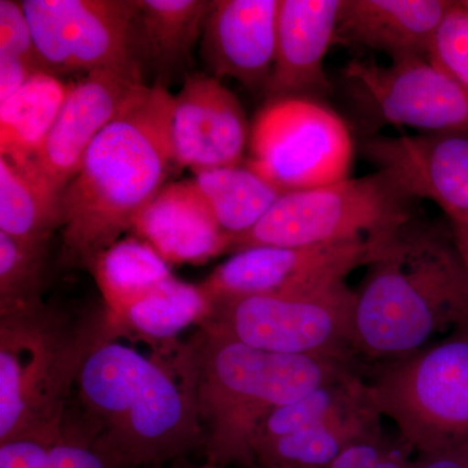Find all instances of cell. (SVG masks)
Segmentation results:
<instances>
[{
    "mask_svg": "<svg viewBox=\"0 0 468 468\" xmlns=\"http://www.w3.org/2000/svg\"><path fill=\"white\" fill-rule=\"evenodd\" d=\"M245 163L282 193L349 178L354 144L346 122L314 98L270 101L250 132Z\"/></svg>",
    "mask_w": 468,
    "mask_h": 468,
    "instance_id": "9c48e42d",
    "label": "cell"
},
{
    "mask_svg": "<svg viewBox=\"0 0 468 468\" xmlns=\"http://www.w3.org/2000/svg\"><path fill=\"white\" fill-rule=\"evenodd\" d=\"M464 228H466V227H464Z\"/></svg>",
    "mask_w": 468,
    "mask_h": 468,
    "instance_id": "836d02e7",
    "label": "cell"
},
{
    "mask_svg": "<svg viewBox=\"0 0 468 468\" xmlns=\"http://www.w3.org/2000/svg\"><path fill=\"white\" fill-rule=\"evenodd\" d=\"M280 0H215L202 33L209 75L266 91L276 55Z\"/></svg>",
    "mask_w": 468,
    "mask_h": 468,
    "instance_id": "9a60e30c",
    "label": "cell"
},
{
    "mask_svg": "<svg viewBox=\"0 0 468 468\" xmlns=\"http://www.w3.org/2000/svg\"><path fill=\"white\" fill-rule=\"evenodd\" d=\"M250 126L239 98L208 73H192L174 95L172 143L176 165L194 175L241 165Z\"/></svg>",
    "mask_w": 468,
    "mask_h": 468,
    "instance_id": "5bb4252c",
    "label": "cell"
},
{
    "mask_svg": "<svg viewBox=\"0 0 468 468\" xmlns=\"http://www.w3.org/2000/svg\"><path fill=\"white\" fill-rule=\"evenodd\" d=\"M410 468H468V446L454 451L417 454Z\"/></svg>",
    "mask_w": 468,
    "mask_h": 468,
    "instance_id": "4dcf8cb0",
    "label": "cell"
},
{
    "mask_svg": "<svg viewBox=\"0 0 468 468\" xmlns=\"http://www.w3.org/2000/svg\"><path fill=\"white\" fill-rule=\"evenodd\" d=\"M344 0H280L276 55L266 88L270 101L324 95V58L335 45Z\"/></svg>",
    "mask_w": 468,
    "mask_h": 468,
    "instance_id": "2e32d148",
    "label": "cell"
},
{
    "mask_svg": "<svg viewBox=\"0 0 468 468\" xmlns=\"http://www.w3.org/2000/svg\"><path fill=\"white\" fill-rule=\"evenodd\" d=\"M174 95L144 85L89 147L61 194L64 268H88L132 229L176 165Z\"/></svg>",
    "mask_w": 468,
    "mask_h": 468,
    "instance_id": "3957f363",
    "label": "cell"
},
{
    "mask_svg": "<svg viewBox=\"0 0 468 468\" xmlns=\"http://www.w3.org/2000/svg\"><path fill=\"white\" fill-rule=\"evenodd\" d=\"M384 246L351 241L314 246H258L234 252L199 286L211 303L289 294L337 284L366 267Z\"/></svg>",
    "mask_w": 468,
    "mask_h": 468,
    "instance_id": "8fae6325",
    "label": "cell"
},
{
    "mask_svg": "<svg viewBox=\"0 0 468 468\" xmlns=\"http://www.w3.org/2000/svg\"><path fill=\"white\" fill-rule=\"evenodd\" d=\"M369 371L378 414L417 454L468 446V328Z\"/></svg>",
    "mask_w": 468,
    "mask_h": 468,
    "instance_id": "8992f818",
    "label": "cell"
},
{
    "mask_svg": "<svg viewBox=\"0 0 468 468\" xmlns=\"http://www.w3.org/2000/svg\"><path fill=\"white\" fill-rule=\"evenodd\" d=\"M209 313L211 303L199 284L172 276L132 304L117 322L109 323L146 343L171 344L185 329L201 325Z\"/></svg>",
    "mask_w": 468,
    "mask_h": 468,
    "instance_id": "d4e9b609",
    "label": "cell"
},
{
    "mask_svg": "<svg viewBox=\"0 0 468 468\" xmlns=\"http://www.w3.org/2000/svg\"><path fill=\"white\" fill-rule=\"evenodd\" d=\"M63 226L61 196L29 163L0 156V232L26 242H48Z\"/></svg>",
    "mask_w": 468,
    "mask_h": 468,
    "instance_id": "603a6c76",
    "label": "cell"
},
{
    "mask_svg": "<svg viewBox=\"0 0 468 468\" xmlns=\"http://www.w3.org/2000/svg\"><path fill=\"white\" fill-rule=\"evenodd\" d=\"M430 58L468 92V0L452 2L437 30Z\"/></svg>",
    "mask_w": 468,
    "mask_h": 468,
    "instance_id": "f1b7e54d",
    "label": "cell"
},
{
    "mask_svg": "<svg viewBox=\"0 0 468 468\" xmlns=\"http://www.w3.org/2000/svg\"><path fill=\"white\" fill-rule=\"evenodd\" d=\"M193 180L232 242L257 226L285 194L246 165L208 169Z\"/></svg>",
    "mask_w": 468,
    "mask_h": 468,
    "instance_id": "cb8c5ba5",
    "label": "cell"
},
{
    "mask_svg": "<svg viewBox=\"0 0 468 468\" xmlns=\"http://www.w3.org/2000/svg\"><path fill=\"white\" fill-rule=\"evenodd\" d=\"M415 455L396 430L390 432L380 424L351 443L325 468H410Z\"/></svg>",
    "mask_w": 468,
    "mask_h": 468,
    "instance_id": "83f0119b",
    "label": "cell"
},
{
    "mask_svg": "<svg viewBox=\"0 0 468 468\" xmlns=\"http://www.w3.org/2000/svg\"><path fill=\"white\" fill-rule=\"evenodd\" d=\"M366 270L354 289L360 363L405 358L437 335L468 328V268L452 226L412 218Z\"/></svg>",
    "mask_w": 468,
    "mask_h": 468,
    "instance_id": "7a4b0ae2",
    "label": "cell"
},
{
    "mask_svg": "<svg viewBox=\"0 0 468 468\" xmlns=\"http://www.w3.org/2000/svg\"><path fill=\"white\" fill-rule=\"evenodd\" d=\"M206 462L252 468V445L264 419L314 388L343 377L360 363L292 356L249 346L199 325L190 341Z\"/></svg>",
    "mask_w": 468,
    "mask_h": 468,
    "instance_id": "277c9868",
    "label": "cell"
},
{
    "mask_svg": "<svg viewBox=\"0 0 468 468\" xmlns=\"http://www.w3.org/2000/svg\"><path fill=\"white\" fill-rule=\"evenodd\" d=\"M451 0H344L335 45L360 46L393 60L430 58Z\"/></svg>",
    "mask_w": 468,
    "mask_h": 468,
    "instance_id": "ac0fdd59",
    "label": "cell"
},
{
    "mask_svg": "<svg viewBox=\"0 0 468 468\" xmlns=\"http://www.w3.org/2000/svg\"><path fill=\"white\" fill-rule=\"evenodd\" d=\"M0 57L20 58L45 72L20 2L0 0Z\"/></svg>",
    "mask_w": 468,
    "mask_h": 468,
    "instance_id": "f546056e",
    "label": "cell"
},
{
    "mask_svg": "<svg viewBox=\"0 0 468 468\" xmlns=\"http://www.w3.org/2000/svg\"><path fill=\"white\" fill-rule=\"evenodd\" d=\"M72 84L38 73L0 103V155L16 165L30 162L42 149Z\"/></svg>",
    "mask_w": 468,
    "mask_h": 468,
    "instance_id": "44dd1931",
    "label": "cell"
},
{
    "mask_svg": "<svg viewBox=\"0 0 468 468\" xmlns=\"http://www.w3.org/2000/svg\"><path fill=\"white\" fill-rule=\"evenodd\" d=\"M106 325L104 307L73 315L42 302L0 314V443L64 432L77 378Z\"/></svg>",
    "mask_w": 468,
    "mask_h": 468,
    "instance_id": "5b68a950",
    "label": "cell"
},
{
    "mask_svg": "<svg viewBox=\"0 0 468 468\" xmlns=\"http://www.w3.org/2000/svg\"><path fill=\"white\" fill-rule=\"evenodd\" d=\"M54 2L69 75L138 64L134 54L135 0Z\"/></svg>",
    "mask_w": 468,
    "mask_h": 468,
    "instance_id": "d6986e66",
    "label": "cell"
},
{
    "mask_svg": "<svg viewBox=\"0 0 468 468\" xmlns=\"http://www.w3.org/2000/svg\"><path fill=\"white\" fill-rule=\"evenodd\" d=\"M344 81L366 128L409 126L423 133L468 131V92L430 58L380 66L353 60Z\"/></svg>",
    "mask_w": 468,
    "mask_h": 468,
    "instance_id": "30bf717a",
    "label": "cell"
},
{
    "mask_svg": "<svg viewBox=\"0 0 468 468\" xmlns=\"http://www.w3.org/2000/svg\"><path fill=\"white\" fill-rule=\"evenodd\" d=\"M354 304L356 291L343 282L220 302L201 325L268 353L360 363L353 346Z\"/></svg>",
    "mask_w": 468,
    "mask_h": 468,
    "instance_id": "ba28073f",
    "label": "cell"
},
{
    "mask_svg": "<svg viewBox=\"0 0 468 468\" xmlns=\"http://www.w3.org/2000/svg\"><path fill=\"white\" fill-rule=\"evenodd\" d=\"M90 272L109 322L115 323L138 300L174 276L169 263L140 237H126L101 252Z\"/></svg>",
    "mask_w": 468,
    "mask_h": 468,
    "instance_id": "7402d4cb",
    "label": "cell"
},
{
    "mask_svg": "<svg viewBox=\"0 0 468 468\" xmlns=\"http://www.w3.org/2000/svg\"><path fill=\"white\" fill-rule=\"evenodd\" d=\"M207 0H135L134 54L147 64L162 86L192 60L211 8Z\"/></svg>",
    "mask_w": 468,
    "mask_h": 468,
    "instance_id": "ffe728a7",
    "label": "cell"
},
{
    "mask_svg": "<svg viewBox=\"0 0 468 468\" xmlns=\"http://www.w3.org/2000/svg\"><path fill=\"white\" fill-rule=\"evenodd\" d=\"M452 230H454L455 241L460 248L462 257L468 268V228L452 226Z\"/></svg>",
    "mask_w": 468,
    "mask_h": 468,
    "instance_id": "1f68e13d",
    "label": "cell"
},
{
    "mask_svg": "<svg viewBox=\"0 0 468 468\" xmlns=\"http://www.w3.org/2000/svg\"><path fill=\"white\" fill-rule=\"evenodd\" d=\"M144 85L138 64L85 75L72 85L42 149L27 163L61 196L95 138Z\"/></svg>",
    "mask_w": 468,
    "mask_h": 468,
    "instance_id": "4fadbf2b",
    "label": "cell"
},
{
    "mask_svg": "<svg viewBox=\"0 0 468 468\" xmlns=\"http://www.w3.org/2000/svg\"><path fill=\"white\" fill-rule=\"evenodd\" d=\"M176 468H230V467L215 466V464H209V463H207V462H205V464H201V466H192V464L178 463V466Z\"/></svg>",
    "mask_w": 468,
    "mask_h": 468,
    "instance_id": "d6a6232c",
    "label": "cell"
},
{
    "mask_svg": "<svg viewBox=\"0 0 468 468\" xmlns=\"http://www.w3.org/2000/svg\"><path fill=\"white\" fill-rule=\"evenodd\" d=\"M0 468H132L101 449L67 420L60 436L48 441L0 443Z\"/></svg>",
    "mask_w": 468,
    "mask_h": 468,
    "instance_id": "484cf974",
    "label": "cell"
},
{
    "mask_svg": "<svg viewBox=\"0 0 468 468\" xmlns=\"http://www.w3.org/2000/svg\"><path fill=\"white\" fill-rule=\"evenodd\" d=\"M366 158L412 199H428L468 228V131L368 135Z\"/></svg>",
    "mask_w": 468,
    "mask_h": 468,
    "instance_id": "7c38bea8",
    "label": "cell"
},
{
    "mask_svg": "<svg viewBox=\"0 0 468 468\" xmlns=\"http://www.w3.org/2000/svg\"><path fill=\"white\" fill-rule=\"evenodd\" d=\"M135 344L107 320L77 378L81 415L68 420L125 466L181 460L205 441L192 344Z\"/></svg>",
    "mask_w": 468,
    "mask_h": 468,
    "instance_id": "6da1fadb",
    "label": "cell"
},
{
    "mask_svg": "<svg viewBox=\"0 0 468 468\" xmlns=\"http://www.w3.org/2000/svg\"><path fill=\"white\" fill-rule=\"evenodd\" d=\"M48 242H26L0 232V314L42 303Z\"/></svg>",
    "mask_w": 468,
    "mask_h": 468,
    "instance_id": "4316f807",
    "label": "cell"
},
{
    "mask_svg": "<svg viewBox=\"0 0 468 468\" xmlns=\"http://www.w3.org/2000/svg\"><path fill=\"white\" fill-rule=\"evenodd\" d=\"M415 199L383 172L282 194L229 252L258 246H314L351 241L384 246L414 214Z\"/></svg>",
    "mask_w": 468,
    "mask_h": 468,
    "instance_id": "52a82bcc",
    "label": "cell"
},
{
    "mask_svg": "<svg viewBox=\"0 0 468 468\" xmlns=\"http://www.w3.org/2000/svg\"><path fill=\"white\" fill-rule=\"evenodd\" d=\"M132 230L169 264L205 263L232 245L194 180L165 185L138 212Z\"/></svg>",
    "mask_w": 468,
    "mask_h": 468,
    "instance_id": "e0dca14e",
    "label": "cell"
}]
</instances>
